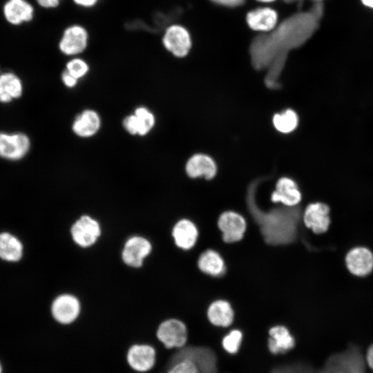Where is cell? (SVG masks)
<instances>
[{
    "label": "cell",
    "mask_w": 373,
    "mask_h": 373,
    "mask_svg": "<svg viewBox=\"0 0 373 373\" xmlns=\"http://www.w3.org/2000/svg\"><path fill=\"white\" fill-rule=\"evenodd\" d=\"M187 336L186 325L177 318L163 321L157 330V338L168 349L184 346Z\"/></svg>",
    "instance_id": "cell-4"
},
{
    "label": "cell",
    "mask_w": 373,
    "mask_h": 373,
    "mask_svg": "<svg viewBox=\"0 0 373 373\" xmlns=\"http://www.w3.org/2000/svg\"><path fill=\"white\" fill-rule=\"evenodd\" d=\"M257 1H261V2H271V1H273L274 0H257Z\"/></svg>",
    "instance_id": "cell-35"
},
{
    "label": "cell",
    "mask_w": 373,
    "mask_h": 373,
    "mask_svg": "<svg viewBox=\"0 0 373 373\" xmlns=\"http://www.w3.org/2000/svg\"><path fill=\"white\" fill-rule=\"evenodd\" d=\"M172 234L178 247L189 249L195 244L198 233L195 225L191 221L182 219L175 224Z\"/></svg>",
    "instance_id": "cell-17"
},
{
    "label": "cell",
    "mask_w": 373,
    "mask_h": 373,
    "mask_svg": "<svg viewBox=\"0 0 373 373\" xmlns=\"http://www.w3.org/2000/svg\"><path fill=\"white\" fill-rule=\"evenodd\" d=\"M66 70L77 79H79L88 73L89 67L85 60L79 57H74L67 62Z\"/></svg>",
    "instance_id": "cell-27"
},
{
    "label": "cell",
    "mask_w": 373,
    "mask_h": 373,
    "mask_svg": "<svg viewBox=\"0 0 373 373\" xmlns=\"http://www.w3.org/2000/svg\"><path fill=\"white\" fill-rule=\"evenodd\" d=\"M51 312L58 323L70 324L75 321L79 314V301L70 294L60 295L53 300Z\"/></svg>",
    "instance_id": "cell-5"
},
{
    "label": "cell",
    "mask_w": 373,
    "mask_h": 373,
    "mask_svg": "<svg viewBox=\"0 0 373 373\" xmlns=\"http://www.w3.org/2000/svg\"><path fill=\"white\" fill-rule=\"evenodd\" d=\"M186 171L191 178L202 176L209 180L216 174L217 167L215 162L209 156L204 154H195L186 162Z\"/></svg>",
    "instance_id": "cell-16"
},
{
    "label": "cell",
    "mask_w": 373,
    "mask_h": 373,
    "mask_svg": "<svg viewBox=\"0 0 373 373\" xmlns=\"http://www.w3.org/2000/svg\"><path fill=\"white\" fill-rule=\"evenodd\" d=\"M243 338L242 332L238 329L229 331L222 340L223 349L230 354L238 352Z\"/></svg>",
    "instance_id": "cell-25"
},
{
    "label": "cell",
    "mask_w": 373,
    "mask_h": 373,
    "mask_svg": "<svg viewBox=\"0 0 373 373\" xmlns=\"http://www.w3.org/2000/svg\"><path fill=\"white\" fill-rule=\"evenodd\" d=\"M346 265L351 274L364 276L373 269V254L365 247H355L350 251L345 258Z\"/></svg>",
    "instance_id": "cell-12"
},
{
    "label": "cell",
    "mask_w": 373,
    "mask_h": 373,
    "mask_svg": "<svg viewBox=\"0 0 373 373\" xmlns=\"http://www.w3.org/2000/svg\"><path fill=\"white\" fill-rule=\"evenodd\" d=\"M101 127V118L99 114L91 109H86L75 119L72 129L74 133L84 138L95 135Z\"/></svg>",
    "instance_id": "cell-15"
},
{
    "label": "cell",
    "mask_w": 373,
    "mask_h": 373,
    "mask_svg": "<svg viewBox=\"0 0 373 373\" xmlns=\"http://www.w3.org/2000/svg\"><path fill=\"white\" fill-rule=\"evenodd\" d=\"M276 12L270 8H261L249 12L247 15L249 26L255 30L267 31L276 26Z\"/></svg>",
    "instance_id": "cell-19"
},
{
    "label": "cell",
    "mask_w": 373,
    "mask_h": 373,
    "mask_svg": "<svg viewBox=\"0 0 373 373\" xmlns=\"http://www.w3.org/2000/svg\"><path fill=\"white\" fill-rule=\"evenodd\" d=\"M213 2L228 6H236L240 5L244 0H212Z\"/></svg>",
    "instance_id": "cell-32"
},
{
    "label": "cell",
    "mask_w": 373,
    "mask_h": 373,
    "mask_svg": "<svg viewBox=\"0 0 373 373\" xmlns=\"http://www.w3.org/2000/svg\"><path fill=\"white\" fill-rule=\"evenodd\" d=\"M22 93V82L17 75L12 73L0 75V102H10L20 97Z\"/></svg>",
    "instance_id": "cell-20"
},
{
    "label": "cell",
    "mask_w": 373,
    "mask_h": 373,
    "mask_svg": "<svg viewBox=\"0 0 373 373\" xmlns=\"http://www.w3.org/2000/svg\"><path fill=\"white\" fill-rule=\"evenodd\" d=\"M366 362L368 366L373 370V344L369 347L367 352Z\"/></svg>",
    "instance_id": "cell-33"
},
{
    "label": "cell",
    "mask_w": 373,
    "mask_h": 373,
    "mask_svg": "<svg viewBox=\"0 0 373 373\" xmlns=\"http://www.w3.org/2000/svg\"><path fill=\"white\" fill-rule=\"evenodd\" d=\"M1 372H2L1 366V365H0V373H1Z\"/></svg>",
    "instance_id": "cell-36"
},
{
    "label": "cell",
    "mask_w": 373,
    "mask_h": 373,
    "mask_svg": "<svg viewBox=\"0 0 373 373\" xmlns=\"http://www.w3.org/2000/svg\"><path fill=\"white\" fill-rule=\"evenodd\" d=\"M90 33L84 25L75 23L66 26L58 40L59 50L66 56H77L88 47Z\"/></svg>",
    "instance_id": "cell-1"
},
{
    "label": "cell",
    "mask_w": 373,
    "mask_h": 373,
    "mask_svg": "<svg viewBox=\"0 0 373 373\" xmlns=\"http://www.w3.org/2000/svg\"><path fill=\"white\" fill-rule=\"evenodd\" d=\"M271 200L274 202H281L286 207H294L300 202L301 193L293 180L282 178L277 182Z\"/></svg>",
    "instance_id": "cell-13"
},
{
    "label": "cell",
    "mask_w": 373,
    "mask_h": 373,
    "mask_svg": "<svg viewBox=\"0 0 373 373\" xmlns=\"http://www.w3.org/2000/svg\"><path fill=\"white\" fill-rule=\"evenodd\" d=\"M126 358L133 370L140 372H147L153 368L155 363V350L149 345H133L129 348Z\"/></svg>",
    "instance_id": "cell-10"
},
{
    "label": "cell",
    "mask_w": 373,
    "mask_h": 373,
    "mask_svg": "<svg viewBox=\"0 0 373 373\" xmlns=\"http://www.w3.org/2000/svg\"><path fill=\"white\" fill-rule=\"evenodd\" d=\"M151 251V245L148 240L140 236H133L124 245L122 259L128 266L139 267Z\"/></svg>",
    "instance_id": "cell-11"
},
{
    "label": "cell",
    "mask_w": 373,
    "mask_h": 373,
    "mask_svg": "<svg viewBox=\"0 0 373 373\" xmlns=\"http://www.w3.org/2000/svg\"><path fill=\"white\" fill-rule=\"evenodd\" d=\"M138 125V135L148 134L153 128L155 123L154 115L147 108L137 107L134 112Z\"/></svg>",
    "instance_id": "cell-24"
},
{
    "label": "cell",
    "mask_w": 373,
    "mask_h": 373,
    "mask_svg": "<svg viewBox=\"0 0 373 373\" xmlns=\"http://www.w3.org/2000/svg\"><path fill=\"white\" fill-rule=\"evenodd\" d=\"M207 317L211 324L217 327H227L234 319V312L230 303L224 300L213 302L207 310Z\"/></svg>",
    "instance_id": "cell-18"
},
{
    "label": "cell",
    "mask_w": 373,
    "mask_h": 373,
    "mask_svg": "<svg viewBox=\"0 0 373 373\" xmlns=\"http://www.w3.org/2000/svg\"><path fill=\"white\" fill-rule=\"evenodd\" d=\"M303 220L305 226L315 233H325L330 224L329 207L322 202L309 204L305 211Z\"/></svg>",
    "instance_id": "cell-9"
},
{
    "label": "cell",
    "mask_w": 373,
    "mask_h": 373,
    "mask_svg": "<svg viewBox=\"0 0 373 373\" xmlns=\"http://www.w3.org/2000/svg\"><path fill=\"white\" fill-rule=\"evenodd\" d=\"M61 80L66 86L73 88L77 85L79 79L65 70L61 75Z\"/></svg>",
    "instance_id": "cell-31"
},
{
    "label": "cell",
    "mask_w": 373,
    "mask_h": 373,
    "mask_svg": "<svg viewBox=\"0 0 373 373\" xmlns=\"http://www.w3.org/2000/svg\"><path fill=\"white\" fill-rule=\"evenodd\" d=\"M268 349L273 354H284L295 345V339L289 329L277 325L269 329Z\"/></svg>",
    "instance_id": "cell-14"
},
{
    "label": "cell",
    "mask_w": 373,
    "mask_h": 373,
    "mask_svg": "<svg viewBox=\"0 0 373 373\" xmlns=\"http://www.w3.org/2000/svg\"><path fill=\"white\" fill-rule=\"evenodd\" d=\"M124 129L131 135H138V125L135 115L133 114L126 116L123 120Z\"/></svg>",
    "instance_id": "cell-28"
},
{
    "label": "cell",
    "mask_w": 373,
    "mask_h": 373,
    "mask_svg": "<svg viewBox=\"0 0 373 373\" xmlns=\"http://www.w3.org/2000/svg\"><path fill=\"white\" fill-rule=\"evenodd\" d=\"M362 3L370 8H373V0H361Z\"/></svg>",
    "instance_id": "cell-34"
},
{
    "label": "cell",
    "mask_w": 373,
    "mask_h": 373,
    "mask_svg": "<svg viewBox=\"0 0 373 373\" xmlns=\"http://www.w3.org/2000/svg\"><path fill=\"white\" fill-rule=\"evenodd\" d=\"M167 373H200V370L194 360L183 357L175 362Z\"/></svg>",
    "instance_id": "cell-26"
},
{
    "label": "cell",
    "mask_w": 373,
    "mask_h": 373,
    "mask_svg": "<svg viewBox=\"0 0 373 373\" xmlns=\"http://www.w3.org/2000/svg\"><path fill=\"white\" fill-rule=\"evenodd\" d=\"M37 6L45 10H51L58 8L63 0H35Z\"/></svg>",
    "instance_id": "cell-29"
},
{
    "label": "cell",
    "mask_w": 373,
    "mask_h": 373,
    "mask_svg": "<svg viewBox=\"0 0 373 373\" xmlns=\"http://www.w3.org/2000/svg\"><path fill=\"white\" fill-rule=\"evenodd\" d=\"M30 148V140L25 133L0 132V157L19 160L26 155Z\"/></svg>",
    "instance_id": "cell-3"
},
{
    "label": "cell",
    "mask_w": 373,
    "mask_h": 373,
    "mask_svg": "<svg viewBox=\"0 0 373 373\" xmlns=\"http://www.w3.org/2000/svg\"><path fill=\"white\" fill-rule=\"evenodd\" d=\"M78 8L83 9H92L95 8L101 0H71Z\"/></svg>",
    "instance_id": "cell-30"
},
{
    "label": "cell",
    "mask_w": 373,
    "mask_h": 373,
    "mask_svg": "<svg viewBox=\"0 0 373 373\" xmlns=\"http://www.w3.org/2000/svg\"><path fill=\"white\" fill-rule=\"evenodd\" d=\"M161 41L164 48L177 57H184L191 47L189 31L178 23L169 25L162 33Z\"/></svg>",
    "instance_id": "cell-2"
},
{
    "label": "cell",
    "mask_w": 373,
    "mask_h": 373,
    "mask_svg": "<svg viewBox=\"0 0 373 373\" xmlns=\"http://www.w3.org/2000/svg\"><path fill=\"white\" fill-rule=\"evenodd\" d=\"M71 234L78 245L86 247L95 242L100 235V227L95 220L84 216L74 223Z\"/></svg>",
    "instance_id": "cell-8"
},
{
    "label": "cell",
    "mask_w": 373,
    "mask_h": 373,
    "mask_svg": "<svg viewBox=\"0 0 373 373\" xmlns=\"http://www.w3.org/2000/svg\"><path fill=\"white\" fill-rule=\"evenodd\" d=\"M23 256V245L14 235L0 233V258L8 262H17Z\"/></svg>",
    "instance_id": "cell-21"
},
{
    "label": "cell",
    "mask_w": 373,
    "mask_h": 373,
    "mask_svg": "<svg viewBox=\"0 0 373 373\" xmlns=\"http://www.w3.org/2000/svg\"><path fill=\"white\" fill-rule=\"evenodd\" d=\"M275 128L283 133H289L296 128L298 118L291 109H287L282 113L276 114L273 118Z\"/></svg>",
    "instance_id": "cell-23"
},
{
    "label": "cell",
    "mask_w": 373,
    "mask_h": 373,
    "mask_svg": "<svg viewBox=\"0 0 373 373\" xmlns=\"http://www.w3.org/2000/svg\"><path fill=\"white\" fill-rule=\"evenodd\" d=\"M3 13L5 19L15 26L31 22L35 17V6L28 0H8Z\"/></svg>",
    "instance_id": "cell-7"
},
{
    "label": "cell",
    "mask_w": 373,
    "mask_h": 373,
    "mask_svg": "<svg viewBox=\"0 0 373 373\" xmlns=\"http://www.w3.org/2000/svg\"><path fill=\"white\" fill-rule=\"evenodd\" d=\"M218 224L222 233L224 241L228 243L240 240L246 230L245 218L233 211H226L222 213Z\"/></svg>",
    "instance_id": "cell-6"
},
{
    "label": "cell",
    "mask_w": 373,
    "mask_h": 373,
    "mask_svg": "<svg viewBox=\"0 0 373 373\" xmlns=\"http://www.w3.org/2000/svg\"><path fill=\"white\" fill-rule=\"evenodd\" d=\"M200 269L211 276H218L224 272V263L220 254L213 250H207L200 256L198 262Z\"/></svg>",
    "instance_id": "cell-22"
}]
</instances>
